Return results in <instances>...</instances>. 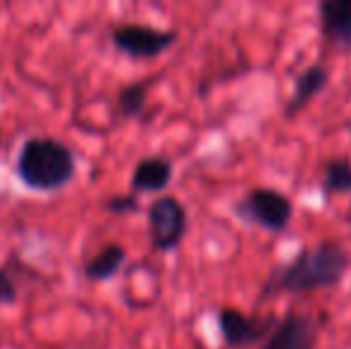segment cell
I'll use <instances>...</instances> for the list:
<instances>
[{
  "instance_id": "cell-1",
  "label": "cell",
  "mask_w": 351,
  "mask_h": 349,
  "mask_svg": "<svg viewBox=\"0 0 351 349\" xmlns=\"http://www.w3.org/2000/svg\"><path fill=\"white\" fill-rule=\"evenodd\" d=\"M349 254L342 244L323 242L318 247H304L294 258L278 265L265 280L261 299L278 294H301L313 289H332L344 280L349 270Z\"/></svg>"
},
{
  "instance_id": "cell-2",
  "label": "cell",
  "mask_w": 351,
  "mask_h": 349,
  "mask_svg": "<svg viewBox=\"0 0 351 349\" xmlns=\"http://www.w3.org/2000/svg\"><path fill=\"white\" fill-rule=\"evenodd\" d=\"M14 175L32 191H60L77 175V154L56 136H27L17 151Z\"/></svg>"
},
{
  "instance_id": "cell-3",
  "label": "cell",
  "mask_w": 351,
  "mask_h": 349,
  "mask_svg": "<svg viewBox=\"0 0 351 349\" xmlns=\"http://www.w3.org/2000/svg\"><path fill=\"white\" fill-rule=\"evenodd\" d=\"M234 215L249 225L268 230V232H282L294 218L291 199L270 186H254L234 204Z\"/></svg>"
},
{
  "instance_id": "cell-4",
  "label": "cell",
  "mask_w": 351,
  "mask_h": 349,
  "mask_svg": "<svg viewBox=\"0 0 351 349\" xmlns=\"http://www.w3.org/2000/svg\"><path fill=\"white\" fill-rule=\"evenodd\" d=\"M148 215V239L153 252H175L189 232V213L177 196L162 194L153 199L146 208Z\"/></svg>"
},
{
  "instance_id": "cell-5",
  "label": "cell",
  "mask_w": 351,
  "mask_h": 349,
  "mask_svg": "<svg viewBox=\"0 0 351 349\" xmlns=\"http://www.w3.org/2000/svg\"><path fill=\"white\" fill-rule=\"evenodd\" d=\"M180 34L175 29H156L139 22H125L110 29V43L117 53L132 60H153L177 43Z\"/></svg>"
},
{
  "instance_id": "cell-6",
  "label": "cell",
  "mask_w": 351,
  "mask_h": 349,
  "mask_svg": "<svg viewBox=\"0 0 351 349\" xmlns=\"http://www.w3.org/2000/svg\"><path fill=\"white\" fill-rule=\"evenodd\" d=\"M275 328H278L275 316H246L234 306L217 309V330L230 349H244L265 342Z\"/></svg>"
},
{
  "instance_id": "cell-7",
  "label": "cell",
  "mask_w": 351,
  "mask_h": 349,
  "mask_svg": "<svg viewBox=\"0 0 351 349\" xmlns=\"http://www.w3.org/2000/svg\"><path fill=\"white\" fill-rule=\"evenodd\" d=\"M320 335V321L313 313L287 311L278 328L258 349H315Z\"/></svg>"
},
{
  "instance_id": "cell-8",
  "label": "cell",
  "mask_w": 351,
  "mask_h": 349,
  "mask_svg": "<svg viewBox=\"0 0 351 349\" xmlns=\"http://www.w3.org/2000/svg\"><path fill=\"white\" fill-rule=\"evenodd\" d=\"M318 17L325 41L351 48V0H320Z\"/></svg>"
},
{
  "instance_id": "cell-9",
  "label": "cell",
  "mask_w": 351,
  "mask_h": 349,
  "mask_svg": "<svg viewBox=\"0 0 351 349\" xmlns=\"http://www.w3.org/2000/svg\"><path fill=\"white\" fill-rule=\"evenodd\" d=\"M330 84V72L325 65L320 62H313L308 65L304 72L294 77V88L289 93V101L285 106V117H296L311 101H313L318 93H323Z\"/></svg>"
},
{
  "instance_id": "cell-10",
  "label": "cell",
  "mask_w": 351,
  "mask_h": 349,
  "mask_svg": "<svg viewBox=\"0 0 351 349\" xmlns=\"http://www.w3.org/2000/svg\"><path fill=\"white\" fill-rule=\"evenodd\" d=\"M172 160L165 156H146L132 170L130 189L134 194H156V191H165L167 184L172 182Z\"/></svg>"
},
{
  "instance_id": "cell-11",
  "label": "cell",
  "mask_w": 351,
  "mask_h": 349,
  "mask_svg": "<svg viewBox=\"0 0 351 349\" xmlns=\"http://www.w3.org/2000/svg\"><path fill=\"white\" fill-rule=\"evenodd\" d=\"M127 249L117 242H110L106 247H101V252L96 256H91L84 263V278L91 282H108L122 270V265L127 261Z\"/></svg>"
},
{
  "instance_id": "cell-12",
  "label": "cell",
  "mask_w": 351,
  "mask_h": 349,
  "mask_svg": "<svg viewBox=\"0 0 351 349\" xmlns=\"http://www.w3.org/2000/svg\"><path fill=\"white\" fill-rule=\"evenodd\" d=\"M320 191H323L325 199L337 196V194H349L351 191V158L349 156H339V158H332L325 165Z\"/></svg>"
},
{
  "instance_id": "cell-13",
  "label": "cell",
  "mask_w": 351,
  "mask_h": 349,
  "mask_svg": "<svg viewBox=\"0 0 351 349\" xmlns=\"http://www.w3.org/2000/svg\"><path fill=\"white\" fill-rule=\"evenodd\" d=\"M148 80L141 82H130L117 91V110L122 117H139L146 110L148 101Z\"/></svg>"
},
{
  "instance_id": "cell-14",
  "label": "cell",
  "mask_w": 351,
  "mask_h": 349,
  "mask_svg": "<svg viewBox=\"0 0 351 349\" xmlns=\"http://www.w3.org/2000/svg\"><path fill=\"white\" fill-rule=\"evenodd\" d=\"M106 210H108V213H115V215L139 213V210H141L139 194H134V191H127V194L110 196V199L106 201Z\"/></svg>"
},
{
  "instance_id": "cell-15",
  "label": "cell",
  "mask_w": 351,
  "mask_h": 349,
  "mask_svg": "<svg viewBox=\"0 0 351 349\" xmlns=\"http://www.w3.org/2000/svg\"><path fill=\"white\" fill-rule=\"evenodd\" d=\"M17 299H19V292H17V285H14L12 275L5 268H0V306H12V304H17Z\"/></svg>"
},
{
  "instance_id": "cell-16",
  "label": "cell",
  "mask_w": 351,
  "mask_h": 349,
  "mask_svg": "<svg viewBox=\"0 0 351 349\" xmlns=\"http://www.w3.org/2000/svg\"><path fill=\"white\" fill-rule=\"evenodd\" d=\"M344 218H347V223L351 225V204H349V208H347V215H344Z\"/></svg>"
}]
</instances>
